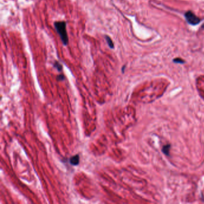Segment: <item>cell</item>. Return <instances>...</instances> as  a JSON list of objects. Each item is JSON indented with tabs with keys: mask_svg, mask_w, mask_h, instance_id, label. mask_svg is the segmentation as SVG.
<instances>
[{
	"mask_svg": "<svg viewBox=\"0 0 204 204\" xmlns=\"http://www.w3.org/2000/svg\"><path fill=\"white\" fill-rule=\"evenodd\" d=\"M66 23L64 21L55 22V27L59 34L63 44L66 46L68 44V37L66 29Z\"/></svg>",
	"mask_w": 204,
	"mask_h": 204,
	"instance_id": "cell-1",
	"label": "cell"
},
{
	"mask_svg": "<svg viewBox=\"0 0 204 204\" xmlns=\"http://www.w3.org/2000/svg\"><path fill=\"white\" fill-rule=\"evenodd\" d=\"M185 16L187 22L192 25H196L201 22V19L195 15L192 11H187L185 15Z\"/></svg>",
	"mask_w": 204,
	"mask_h": 204,
	"instance_id": "cell-2",
	"label": "cell"
},
{
	"mask_svg": "<svg viewBox=\"0 0 204 204\" xmlns=\"http://www.w3.org/2000/svg\"><path fill=\"white\" fill-rule=\"evenodd\" d=\"M70 162L71 163V164H72L73 165H77L79 164L80 162V158L79 155H75L74 156L71 157L70 159Z\"/></svg>",
	"mask_w": 204,
	"mask_h": 204,
	"instance_id": "cell-3",
	"label": "cell"
},
{
	"mask_svg": "<svg viewBox=\"0 0 204 204\" xmlns=\"http://www.w3.org/2000/svg\"><path fill=\"white\" fill-rule=\"evenodd\" d=\"M171 148V145L170 144H167L163 147L162 148V151L163 153L166 155L167 156L169 155V150Z\"/></svg>",
	"mask_w": 204,
	"mask_h": 204,
	"instance_id": "cell-4",
	"label": "cell"
},
{
	"mask_svg": "<svg viewBox=\"0 0 204 204\" xmlns=\"http://www.w3.org/2000/svg\"><path fill=\"white\" fill-rule=\"evenodd\" d=\"M105 40H106V41L108 43V46L110 47L111 49H113L114 46V44H113V42L111 38L109 36H105Z\"/></svg>",
	"mask_w": 204,
	"mask_h": 204,
	"instance_id": "cell-5",
	"label": "cell"
},
{
	"mask_svg": "<svg viewBox=\"0 0 204 204\" xmlns=\"http://www.w3.org/2000/svg\"><path fill=\"white\" fill-rule=\"evenodd\" d=\"M173 62L176 64H185V61L184 60H183L181 58H179V57L174 59Z\"/></svg>",
	"mask_w": 204,
	"mask_h": 204,
	"instance_id": "cell-6",
	"label": "cell"
},
{
	"mask_svg": "<svg viewBox=\"0 0 204 204\" xmlns=\"http://www.w3.org/2000/svg\"><path fill=\"white\" fill-rule=\"evenodd\" d=\"M54 66L59 71H61L62 70V66L58 62H56L54 64Z\"/></svg>",
	"mask_w": 204,
	"mask_h": 204,
	"instance_id": "cell-7",
	"label": "cell"
},
{
	"mask_svg": "<svg viewBox=\"0 0 204 204\" xmlns=\"http://www.w3.org/2000/svg\"><path fill=\"white\" fill-rule=\"evenodd\" d=\"M57 79L59 80H63L64 79V77L63 75H59V76H57Z\"/></svg>",
	"mask_w": 204,
	"mask_h": 204,
	"instance_id": "cell-8",
	"label": "cell"
}]
</instances>
